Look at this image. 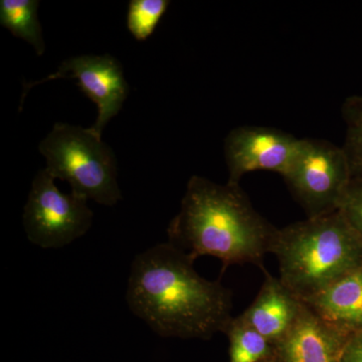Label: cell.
Returning a JSON list of instances; mask_svg holds the SVG:
<instances>
[{
  "mask_svg": "<svg viewBox=\"0 0 362 362\" xmlns=\"http://www.w3.org/2000/svg\"><path fill=\"white\" fill-rule=\"evenodd\" d=\"M194 259L162 243L137 255L126 301L131 312L162 337L209 339L233 319L232 291L195 271Z\"/></svg>",
  "mask_w": 362,
  "mask_h": 362,
  "instance_id": "1",
  "label": "cell"
},
{
  "mask_svg": "<svg viewBox=\"0 0 362 362\" xmlns=\"http://www.w3.org/2000/svg\"><path fill=\"white\" fill-rule=\"evenodd\" d=\"M278 228L254 209L240 185L202 176L188 180L180 213L169 223L168 243L192 259H221L223 270L252 264L264 269Z\"/></svg>",
  "mask_w": 362,
  "mask_h": 362,
  "instance_id": "2",
  "label": "cell"
},
{
  "mask_svg": "<svg viewBox=\"0 0 362 362\" xmlns=\"http://www.w3.org/2000/svg\"><path fill=\"white\" fill-rule=\"evenodd\" d=\"M271 252L302 301L362 265V240L340 211L278 228Z\"/></svg>",
  "mask_w": 362,
  "mask_h": 362,
  "instance_id": "3",
  "label": "cell"
},
{
  "mask_svg": "<svg viewBox=\"0 0 362 362\" xmlns=\"http://www.w3.org/2000/svg\"><path fill=\"white\" fill-rule=\"evenodd\" d=\"M39 150L45 169L54 180L68 182L71 194L105 206L122 199L115 154L92 128L56 123Z\"/></svg>",
  "mask_w": 362,
  "mask_h": 362,
  "instance_id": "4",
  "label": "cell"
},
{
  "mask_svg": "<svg viewBox=\"0 0 362 362\" xmlns=\"http://www.w3.org/2000/svg\"><path fill=\"white\" fill-rule=\"evenodd\" d=\"M283 178L307 218L337 211L352 180L342 147L311 138L301 139L296 157Z\"/></svg>",
  "mask_w": 362,
  "mask_h": 362,
  "instance_id": "5",
  "label": "cell"
},
{
  "mask_svg": "<svg viewBox=\"0 0 362 362\" xmlns=\"http://www.w3.org/2000/svg\"><path fill=\"white\" fill-rule=\"evenodd\" d=\"M47 169L33 178L23 223L28 240L42 249H59L80 239L90 230L93 211L88 201L63 194Z\"/></svg>",
  "mask_w": 362,
  "mask_h": 362,
  "instance_id": "6",
  "label": "cell"
},
{
  "mask_svg": "<svg viewBox=\"0 0 362 362\" xmlns=\"http://www.w3.org/2000/svg\"><path fill=\"white\" fill-rule=\"evenodd\" d=\"M63 78L75 80L86 96L97 105V119L90 128L102 136L107 124L122 109L129 90L120 62L109 54L71 57L47 77L25 83L21 103H23L28 93L35 86Z\"/></svg>",
  "mask_w": 362,
  "mask_h": 362,
  "instance_id": "7",
  "label": "cell"
},
{
  "mask_svg": "<svg viewBox=\"0 0 362 362\" xmlns=\"http://www.w3.org/2000/svg\"><path fill=\"white\" fill-rule=\"evenodd\" d=\"M301 139L276 128L240 126L228 133L223 144L228 183L240 185L252 171H273L284 176L289 170Z\"/></svg>",
  "mask_w": 362,
  "mask_h": 362,
  "instance_id": "8",
  "label": "cell"
},
{
  "mask_svg": "<svg viewBox=\"0 0 362 362\" xmlns=\"http://www.w3.org/2000/svg\"><path fill=\"white\" fill-rule=\"evenodd\" d=\"M350 333L316 315L304 303L292 329L274 345L275 362H339Z\"/></svg>",
  "mask_w": 362,
  "mask_h": 362,
  "instance_id": "9",
  "label": "cell"
},
{
  "mask_svg": "<svg viewBox=\"0 0 362 362\" xmlns=\"http://www.w3.org/2000/svg\"><path fill=\"white\" fill-rule=\"evenodd\" d=\"M304 302L265 270V280L256 299L240 317L272 344L282 340L296 323Z\"/></svg>",
  "mask_w": 362,
  "mask_h": 362,
  "instance_id": "10",
  "label": "cell"
},
{
  "mask_svg": "<svg viewBox=\"0 0 362 362\" xmlns=\"http://www.w3.org/2000/svg\"><path fill=\"white\" fill-rule=\"evenodd\" d=\"M316 315L346 332L362 331V265L303 301Z\"/></svg>",
  "mask_w": 362,
  "mask_h": 362,
  "instance_id": "11",
  "label": "cell"
},
{
  "mask_svg": "<svg viewBox=\"0 0 362 362\" xmlns=\"http://www.w3.org/2000/svg\"><path fill=\"white\" fill-rule=\"evenodd\" d=\"M39 0H1L0 23L14 37L32 45L37 56L45 52V42L39 20Z\"/></svg>",
  "mask_w": 362,
  "mask_h": 362,
  "instance_id": "12",
  "label": "cell"
},
{
  "mask_svg": "<svg viewBox=\"0 0 362 362\" xmlns=\"http://www.w3.org/2000/svg\"><path fill=\"white\" fill-rule=\"evenodd\" d=\"M223 333L230 342V362H264L273 357L274 345L240 316L233 317Z\"/></svg>",
  "mask_w": 362,
  "mask_h": 362,
  "instance_id": "13",
  "label": "cell"
},
{
  "mask_svg": "<svg viewBox=\"0 0 362 362\" xmlns=\"http://www.w3.org/2000/svg\"><path fill=\"white\" fill-rule=\"evenodd\" d=\"M342 119L346 134L342 148L349 160L352 180H362V96H350L343 102Z\"/></svg>",
  "mask_w": 362,
  "mask_h": 362,
  "instance_id": "14",
  "label": "cell"
},
{
  "mask_svg": "<svg viewBox=\"0 0 362 362\" xmlns=\"http://www.w3.org/2000/svg\"><path fill=\"white\" fill-rule=\"evenodd\" d=\"M170 4L168 0H131L127 13V28L139 42L151 37Z\"/></svg>",
  "mask_w": 362,
  "mask_h": 362,
  "instance_id": "15",
  "label": "cell"
},
{
  "mask_svg": "<svg viewBox=\"0 0 362 362\" xmlns=\"http://www.w3.org/2000/svg\"><path fill=\"white\" fill-rule=\"evenodd\" d=\"M362 240V180H351L339 209Z\"/></svg>",
  "mask_w": 362,
  "mask_h": 362,
  "instance_id": "16",
  "label": "cell"
},
{
  "mask_svg": "<svg viewBox=\"0 0 362 362\" xmlns=\"http://www.w3.org/2000/svg\"><path fill=\"white\" fill-rule=\"evenodd\" d=\"M339 362H362V331L350 335Z\"/></svg>",
  "mask_w": 362,
  "mask_h": 362,
  "instance_id": "17",
  "label": "cell"
},
{
  "mask_svg": "<svg viewBox=\"0 0 362 362\" xmlns=\"http://www.w3.org/2000/svg\"><path fill=\"white\" fill-rule=\"evenodd\" d=\"M264 362H275L273 361V358L268 359V361H264Z\"/></svg>",
  "mask_w": 362,
  "mask_h": 362,
  "instance_id": "18",
  "label": "cell"
}]
</instances>
